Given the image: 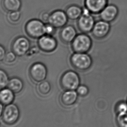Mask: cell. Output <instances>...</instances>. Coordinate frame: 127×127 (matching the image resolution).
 <instances>
[{
    "label": "cell",
    "instance_id": "obj_1",
    "mask_svg": "<svg viewBox=\"0 0 127 127\" xmlns=\"http://www.w3.org/2000/svg\"><path fill=\"white\" fill-rule=\"evenodd\" d=\"M71 65L80 71H85L90 69L93 64V60L88 53L74 52L70 58Z\"/></svg>",
    "mask_w": 127,
    "mask_h": 127
},
{
    "label": "cell",
    "instance_id": "obj_2",
    "mask_svg": "<svg viewBox=\"0 0 127 127\" xmlns=\"http://www.w3.org/2000/svg\"><path fill=\"white\" fill-rule=\"evenodd\" d=\"M71 48L74 52L88 53L92 47V40L86 33L78 34L71 42Z\"/></svg>",
    "mask_w": 127,
    "mask_h": 127
},
{
    "label": "cell",
    "instance_id": "obj_3",
    "mask_svg": "<svg viewBox=\"0 0 127 127\" xmlns=\"http://www.w3.org/2000/svg\"><path fill=\"white\" fill-rule=\"evenodd\" d=\"M80 82L79 75L72 70L66 71L60 79V85L64 90H76L80 85Z\"/></svg>",
    "mask_w": 127,
    "mask_h": 127
},
{
    "label": "cell",
    "instance_id": "obj_4",
    "mask_svg": "<svg viewBox=\"0 0 127 127\" xmlns=\"http://www.w3.org/2000/svg\"><path fill=\"white\" fill-rule=\"evenodd\" d=\"M44 24L40 19H33L27 22L25 30L27 35L34 39H39L45 34Z\"/></svg>",
    "mask_w": 127,
    "mask_h": 127
},
{
    "label": "cell",
    "instance_id": "obj_5",
    "mask_svg": "<svg viewBox=\"0 0 127 127\" xmlns=\"http://www.w3.org/2000/svg\"><path fill=\"white\" fill-rule=\"evenodd\" d=\"M92 14L86 7H83L82 14L77 20L78 28L81 33L92 32L96 22Z\"/></svg>",
    "mask_w": 127,
    "mask_h": 127
},
{
    "label": "cell",
    "instance_id": "obj_6",
    "mask_svg": "<svg viewBox=\"0 0 127 127\" xmlns=\"http://www.w3.org/2000/svg\"><path fill=\"white\" fill-rule=\"evenodd\" d=\"M31 47L30 40L25 36L16 37L11 44V50L17 56L26 55Z\"/></svg>",
    "mask_w": 127,
    "mask_h": 127
},
{
    "label": "cell",
    "instance_id": "obj_7",
    "mask_svg": "<svg viewBox=\"0 0 127 127\" xmlns=\"http://www.w3.org/2000/svg\"><path fill=\"white\" fill-rule=\"evenodd\" d=\"M48 71L45 65L41 62L33 64L29 70V74L32 81L40 83L44 81L47 76Z\"/></svg>",
    "mask_w": 127,
    "mask_h": 127
},
{
    "label": "cell",
    "instance_id": "obj_8",
    "mask_svg": "<svg viewBox=\"0 0 127 127\" xmlns=\"http://www.w3.org/2000/svg\"><path fill=\"white\" fill-rule=\"evenodd\" d=\"M20 111L18 107L14 104L6 105L1 115L2 121L7 125H14L19 118Z\"/></svg>",
    "mask_w": 127,
    "mask_h": 127
},
{
    "label": "cell",
    "instance_id": "obj_9",
    "mask_svg": "<svg viewBox=\"0 0 127 127\" xmlns=\"http://www.w3.org/2000/svg\"><path fill=\"white\" fill-rule=\"evenodd\" d=\"M111 27L110 23L101 19L95 22L91 32L95 39H104L109 33Z\"/></svg>",
    "mask_w": 127,
    "mask_h": 127
},
{
    "label": "cell",
    "instance_id": "obj_10",
    "mask_svg": "<svg viewBox=\"0 0 127 127\" xmlns=\"http://www.w3.org/2000/svg\"><path fill=\"white\" fill-rule=\"evenodd\" d=\"M37 46L43 52L51 53L56 49L58 42L53 36L44 34L38 39Z\"/></svg>",
    "mask_w": 127,
    "mask_h": 127
},
{
    "label": "cell",
    "instance_id": "obj_11",
    "mask_svg": "<svg viewBox=\"0 0 127 127\" xmlns=\"http://www.w3.org/2000/svg\"><path fill=\"white\" fill-rule=\"evenodd\" d=\"M68 20L65 11L57 10L50 13L48 23L56 28H62L67 25Z\"/></svg>",
    "mask_w": 127,
    "mask_h": 127
},
{
    "label": "cell",
    "instance_id": "obj_12",
    "mask_svg": "<svg viewBox=\"0 0 127 127\" xmlns=\"http://www.w3.org/2000/svg\"><path fill=\"white\" fill-rule=\"evenodd\" d=\"M78 34L76 28L72 25H66L59 32L60 40L64 44H71Z\"/></svg>",
    "mask_w": 127,
    "mask_h": 127
},
{
    "label": "cell",
    "instance_id": "obj_13",
    "mask_svg": "<svg viewBox=\"0 0 127 127\" xmlns=\"http://www.w3.org/2000/svg\"><path fill=\"white\" fill-rule=\"evenodd\" d=\"M119 13V9L113 4H108L99 14L101 20L111 23L116 19Z\"/></svg>",
    "mask_w": 127,
    "mask_h": 127
},
{
    "label": "cell",
    "instance_id": "obj_14",
    "mask_svg": "<svg viewBox=\"0 0 127 127\" xmlns=\"http://www.w3.org/2000/svg\"><path fill=\"white\" fill-rule=\"evenodd\" d=\"M108 2V0H85V7L92 14H99Z\"/></svg>",
    "mask_w": 127,
    "mask_h": 127
},
{
    "label": "cell",
    "instance_id": "obj_15",
    "mask_svg": "<svg viewBox=\"0 0 127 127\" xmlns=\"http://www.w3.org/2000/svg\"><path fill=\"white\" fill-rule=\"evenodd\" d=\"M77 92L75 91L65 90L60 96V102L63 106L70 107L72 106L78 100Z\"/></svg>",
    "mask_w": 127,
    "mask_h": 127
},
{
    "label": "cell",
    "instance_id": "obj_16",
    "mask_svg": "<svg viewBox=\"0 0 127 127\" xmlns=\"http://www.w3.org/2000/svg\"><path fill=\"white\" fill-rule=\"evenodd\" d=\"M64 11L68 19L72 21L78 20L82 14L83 7L77 4H72L67 6Z\"/></svg>",
    "mask_w": 127,
    "mask_h": 127
},
{
    "label": "cell",
    "instance_id": "obj_17",
    "mask_svg": "<svg viewBox=\"0 0 127 127\" xmlns=\"http://www.w3.org/2000/svg\"><path fill=\"white\" fill-rule=\"evenodd\" d=\"M1 5L4 11L10 12L20 11L22 3L21 0H2Z\"/></svg>",
    "mask_w": 127,
    "mask_h": 127
},
{
    "label": "cell",
    "instance_id": "obj_18",
    "mask_svg": "<svg viewBox=\"0 0 127 127\" xmlns=\"http://www.w3.org/2000/svg\"><path fill=\"white\" fill-rule=\"evenodd\" d=\"M14 93L9 88H2L0 91V103L4 105L11 104L14 100Z\"/></svg>",
    "mask_w": 127,
    "mask_h": 127
},
{
    "label": "cell",
    "instance_id": "obj_19",
    "mask_svg": "<svg viewBox=\"0 0 127 127\" xmlns=\"http://www.w3.org/2000/svg\"><path fill=\"white\" fill-rule=\"evenodd\" d=\"M7 87L15 94H18L22 91L24 85L21 80L17 78H13L9 80Z\"/></svg>",
    "mask_w": 127,
    "mask_h": 127
},
{
    "label": "cell",
    "instance_id": "obj_20",
    "mask_svg": "<svg viewBox=\"0 0 127 127\" xmlns=\"http://www.w3.org/2000/svg\"><path fill=\"white\" fill-rule=\"evenodd\" d=\"M51 91V85L48 81H44L39 83L37 86V91L41 96L48 95Z\"/></svg>",
    "mask_w": 127,
    "mask_h": 127
},
{
    "label": "cell",
    "instance_id": "obj_21",
    "mask_svg": "<svg viewBox=\"0 0 127 127\" xmlns=\"http://www.w3.org/2000/svg\"><path fill=\"white\" fill-rule=\"evenodd\" d=\"M21 14L20 11H15L8 12L7 19L9 23L12 25H16L20 21Z\"/></svg>",
    "mask_w": 127,
    "mask_h": 127
},
{
    "label": "cell",
    "instance_id": "obj_22",
    "mask_svg": "<svg viewBox=\"0 0 127 127\" xmlns=\"http://www.w3.org/2000/svg\"><path fill=\"white\" fill-rule=\"evenodd\" d=\"M116 122L118 127H127V112L118 114Z\"/></svg>",
    "mask_w": 127,
    "mask_h": 127
},
{
    "label": "cell",
    "instance_id": "obj_23",
    "mask_svg": "<svg viewBox=\"0 0 127 127\" xmlns=\"http://www.w3.org/2000/svg\"><path fill=\"white\" fill-rule=\"evenodd\" d=\"M17 58V55L13 51H9L6 53L4 62L7 64H12L16 62Z\"/></svg>",
    "mask_w": 127,
    "mask_h": 127
},
{
    "label": "cell",
    "instance_id": "obj_24",
    "mask_svg": "<svg viewBox=\"0 0 127 127\" xmlns=\"http://www.w3.org/2000/svg\"><path fill=\"white\" fill-rule=\"evenodd\" d=\"M115 111L117 114L127 112V102L121 101L117 104L115 107Z\"/></svg>",
    "mask_w": 127,
    "mask_h": 127
},
{
    "label": "cell",
    "instance_id": "obj_25",
    "mask_svg": "<svg viewBox=\"0 0 127 127\" xmlns=\"http://www.w3.org/2000/svg\"><path fill=\"white\" fill-rule=\"evenodd\" d=\"M8 81V76L7 73L0 69V88H4L7 86Z\"/></svg>",
    "mask_w": 127,
    "mask_h": 127
},
{
    "label": "cell",
    "instance_id": "obj_26",
    "mask_svg": "<svg viewBox=\"0 0 127 127\" xmlns=\"http://www.w3.org/2000/svg\"><path fill=\"white\" fill-rule=\"evenodd\" d=\"M57 28L50 23H46L44 25L45 34L53 36L55 33Z\"/></svg>",
    "mask_w": 127,
    "mask_h": 127
},
{
    "label": "cell",
    "instance_id": "obj_27",
    "mask_svg": "<svg viewBox=\"0 0 127 127\" xmlns=\"http://www.w3.org/2000/svg\"><path fill=\"white\" fill-rule=\"evenodd\" d=\"M76 92L78 95L81 97H85L89 93V89L88 87L85 85H80L76 89Z\"/></svg>",
    "mask_w": 127,
    "mask_h": 127
},
{
    "label": "cell",
    "instance_id": "obj_28",
    "mask_svg": "<svg viewBox=\"0 0 127 127\" xmlns=\"http://www.w3.org/2000/svg\"><path fill=\"white\" fill-rule=\"evenodd\" d=\"M50 14V13L47 11H43L40 15V20L44 23H48L49 18Z\"/></svg>",
    "mask_w": 127,
    "mask_h": 127
},
{
    "label": "cell",
    "instance_id": "obj_29",
    "mask_svg": "<svg viewBox=\"0 0 127 127\" xmlns=\"http://www.w3.org/2000/svg\"><path fill=\"white\" fill-rule=\"evenodd\" d=\"M40 50L39 47H36V46H34L33 48H32V47L30 48V50H29L28 52L27 53L26 55L27 56L31 57L33 55H36L37 53H39V51Z\"/></svg>",
    "mask_w": 127,
    "mask_h": 127
},
{
    "label": "cell",
    "instance_id": "obj_30",
    "mask_svg": "<svg viewBox=\"0 0 127 127\" xmlns=\"http://www.w3.org/2000/svg\"><path fill=\"white\" fill-rule=\"evenodd\" d=\"M6 54V51L5 48L2 45L0 44V62L4 61Z\"/></svg>",
    "mask_w": 127,
    "mask_h": 127
},
{
    "label": "cell",
    "instance_id": "obj_31",
    "mask_svg": "<svg viewBox=\"0 0 127 127\" xmlns=\"http://www.w3.org/2000/svg\"><path fill=\"white\" fill-rule=\"evenodd\" d=\"M3 111V107L1 103H0V117L2 115V112Z\"/></svg>",
    "mask_w": 127,
    "mask_h": 127
},
{
    "label": "cell",
    "instance_id": "obj_32",
    "mask_svg": "<svg viewBox=\"0 0 127 127\" xmlns=\"http://www.w3.org/2000/svg\"><path fill=\"white\" fill-rule=\"evenodd\" d=\"M126 102H127V101H126Z\"/></svg>",
    "mask_w": 127,
    "mask_h": 127
}]
</instances>
